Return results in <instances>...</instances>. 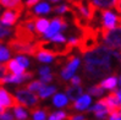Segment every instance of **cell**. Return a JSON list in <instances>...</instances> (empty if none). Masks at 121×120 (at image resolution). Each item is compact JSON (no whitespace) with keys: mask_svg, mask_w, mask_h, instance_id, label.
I'll return each mask as SVG.
<instances>
[{"mask_svg":"<svg viewBox=\"0 0 121 120\" xmlns=\"http://www.w3.org/2000/svg\"><path fill=\"white\" fill-rule=\"evenodd\" d=\"M99 36H100V27H94V26L84 27L81 31L78 50L84 55L97 49L99 47Z\"/></svg>","mask_w":121,"mask_h":120,"instance_id":"cell-1","label":"cell"},{"mask_svg":"<svg viewBox=\"0 0 121 120\" xmlns=\"http://www.w3.org/2000/svg\"><path fill=\"white\" fill-rule=\"evenodd\" d=\"M112 49L105 45H99L94 50L84 54V62H89V64H104L105 62V64H109Z\"/></svg>","mask_w":121,"mask_h":120,"instance_id":"cell-2","label":"cell"},{"mask_svg":"<svg viewBox=\"0 0 121 120\" xmlns=\"http://www.w3.org/2000/svg\"><path fill=\"white\" fill-rule=\"evenodd\" d=\"M9 48L11 52L16 53L17 55H33L38 53V44L33 42H26L21 39H12L9 42Z\"/></svg>","mask_w":121,"mask_h":120,"instance_id":"cell-3","label":"cell"},{"mask_svg":"<svg viewBox=\"0 0 121 120\" xmlns=\"http://www.w3.org/2000/svg\"><path fill=\"white\" fill-rule=\"evenodd\" d=\"M84 77L88 80H98L109 75L111 71V67L109 64H89L84 62Z\"/></svg>","mask_w":121,"mask_h":120,"instance_id":"cell-4","label":"cell"},{"mask_svg":"<svg viewBox=\"0 0 121 120\" xmlns=\"http://www.w3.org/2000/svg\"><path fill=\"white\" fill-rule=\"evenodd\" d=\"M100 36L105 47L112 49V50L121 49V27H116L111 31H105L100 28Z\"/></svg>","mask_w":121,"mask_h":120,"instance_id":"cell-5","label":"cell"},{"mask_svg":"<svg viewBox=\"0 0 121 120\" xmlns=\"http://www.w3.org/2000/svg\"><path fill=\"white\" fill-rule=\"evenodd\" d=\"M15 98L18 104L23 105L26 108H32V109L37 107V104L39 102L38 94L28 91L27 88H17L15 92Z\"/></svg>","mask_w":121,"mask_h":120,"instance_id":"cell-6","label":"cell"},{"mask_svg":"<svg viewBox=\"0 0 121 120\" xmlns=\"http://www.w3.org/2000/svg\"><path fill=\"white\" fill-rule=\"evenodd\" d=\"M18 103L15 98V94L10 93L4 86H0V105L4 109L9 110V109H12Z\"/></svg>","mask_w":121,"mask_h":120,"instance_id":"cell-7","label":"cell"},{"mask_svg":"<svg viewBox=\"0 0 121 120\" xmlns=\"http://www.w3.org/2000/svg\"><path fill=\"white\" fill-rule=\"evenodd\" d=\"M67 27V23H66V20L62 18V17H56L50 23V27H49V30L45 32L44 34V39H50L55 34H58L60 30H66Z\"/></svg>","mask_w":121,"mask_h":120,"instance_id":"cell-8","label":"cell"},{"mask_svg":"<svg viewBox=\"0 0 121 120\" xmlns=\"http://www.w3.org/2000/svg\"><path fill=\"white\" fill-rule=\"evenodd\" d=\"M33 77V74L32 72H25L22 75H12V74H8L4 79L0 81V86L1 84H8V83H11V84H21V83H25L27 80H31Z\"/></svg>","mask_w":121,"mask_h":120,"instance_id":"cell-9","label":"cell"},{"mask_svg":"<svg viewBox=\"0 0 121 120\" xmlns=\"http://www.w3.org/2000/svg\"><path fill=\"white\" fill-rule=\"evenodd\" d=\"M78 66H80V59L76 58V56H71V58H69L65 67H64L62 71H61V77H62L64 80L72 79V77H73L72 75L77 70Z\"/></svg>","mask_w":121,"mask_h":120,"instance_id":"cell-10","label":"cell"},{"mask_svg":"<svg viewBox=\"0 0 121 120\" xmlns=\"http://www.w3.org/2000/svg\"><path fill=\"white\" fill-rule=\"evenodd\" d=\"M100 15L103 18V26H100L102 30L105 31H111L114 28H116V23H117V17L109 10H102Z\"/></svg>","mask_w":121,"mask_h":120,"instance_id":"cell-11","label":"cell"},{"mask_svg":"<svg viewBox=\"0 0 121 120\" xmlns=\"http://www.w3.org/2000/svg\"><path fill=\"white\" fill-rule=\"evenodd\" d=\"M21 15L20 11L15 10H5L1 15H0V22L5 27H11L13 25H16L17 20Z\"/></svg>","mask_w":121,"mask_h":120,"instance_id":"cell-12","label":"cell"},{"mask_svg":"<svg viewBox=\"0 0 121 120\" xmlns=\"http://www.w3.org/2000/svg\"><path fill=\"white\" fill-rule=\"evenodd\" d=\"M99 103H102L104 107L109 110V113L115 111V110H121V109H120V103H119V99H117L116 91L110 92L109 96H106L105 98L100 99V101H99Z\"/></svg>","mask_w":121,"mask_h":120,"instance_id":"cell-13","label":"cell"},{"mask_svg":"<svg viewBox=\"0 0 121 120\" xmlns=\"http://www.w3.org/2000/svg\"><path fill=\"white\" fill-rule=\"evenodd\" d=\"M92 103V98L89 94H83L82 97H80L77 101H75L72 103V107L75 110H81V111H87L89 109V105Z\"/></svg>","mask_w":121,"mask_h":120,"instance_id":"cell-14","label":"cell"},{"mask_svg":"<svg viewBox=\"0 0 121 120\" xmlns=\"http://www.w3.org/2000/svg\"><path fill=\"white\" fill-rule=\"evenodd\" d=\"M12 114L15 120H31V111L21 104H17L12 108Z\"/></svg>","mask_w":121,"mask_h":120,"instance_id":"cell-15","label":"cell"},{"mask_svg":"<svg viewBox=\"0 0 121 120\" xmlns=\"http://www.w3.org/2000/svg\"><path fill=\"white\" fill-rule=\"evenodd\" d=\"M0 6L5 10H15V11H23L22 0H0Z\"/></svg>","mask_w":121,"mask_h":120,"instance_id":"cell-16","label":"cell"},{"mask_svg":"<svg viewBox=\"0 0 121 120\" xmlns=\"http://www.w3.org/2000/svg\"><path fill=\"white\" fill-rule=\"evenodd\" d=\"M5 65H6V69H8L9 74H12V75H22V74L26 72V70L18 64L17 60H16L15 58H13V59H10Z\"/></svg>","mask_w":121,"mask_h":120,"instance_id":"cell-17","label":"cell"},{"mask_svg":"<svg viewBox=\"0 0 121 120\" xmlns=\"http://www.w3.org/2000/svg\"><path fill=\"white\" fill-rule=\"evenodd\" d=\"M50 27V22L49 20L47 18H43V17H37L35 18V33L37 34H45V32L49 30Z\"/></svg>","mask_w":121,"mask_h":120,"instance_id":"cell-18","label":"cell"},{"mask_svg":"<svg viewBox=\"0 0 121 120\" xmlns=\"http://www.w3.org/2000/svg\"><path fill=\"white\" fill-rule=\"evenodd\" d=\"M66 96L71 101H77L80 97H82V87L81 86H67L66 87Z\"/></svg>","mask_w":121,"mask_h":120,"instance_id":"cell-19","label":"cell"},{"mask_svg":"<svg viewBox=\"0 0 121 120\" xmlns=\"http://www.w3.org/2000/svg\"><path fill=\"white\" fill-rule=\"evenodd\" d=\"M49 114L47 108H34L31 109V120H48Z\"/></svg>","mask_w":121,"mask_h":120,"instance_id":"cell-20","label":"cell"},{"mask_svg":"<svg viewBox=\"0 0 121 120\" xmlns=\"http://www.w3.org/2000/svg\"><path fill=\"white\" fill-rule=\"evenodd\" d=\"M11 59V49L9 45L0 43V64H6Z\"/></svg>","mask_w":121,"mask_h":120,"instance_id":"cell-21","label":"cell"},{"mask_svg":"<svg viewBox=\"0 0 121 120\" xmlns=\"http://www.w3.org/2000/svg\"><path fill=\"white\" fill-rule=\"evenodd\" d=\"M33 15H43V13H48L52 11V8L48 3H39L38 5H35L34 8L31 10Z\"/></svg>","mask_w":121,"mask_h":120,"instance_id":"cell-22","label":"cell"},{"mask_svg":"<svg viewBox=\"0 0 121 120\" xmlns=\"http://www.w3.org/2000/svg\"><path fill=\"white\" fill-rule=\"evenodd\" d=\"M116 84H117V79H116V76L114 75V76H110V77H106L105 80H103L100 83H99V86H100L103 89H114L116 87Z\"/></svg>","mask_w":121,"mask_h":120,"instance_id":"cell-23","label":"cell"},{"mask_svg":"<svg viewBox=\"0 0 121 120\" xmlns=\"http://www.w3.org/2000/svg\"><path fill=\"white\" fill-rule=\"evenodd\" d=\"M69 103V98L66 94H62V93H58L53 97V104L54 107L56 108H62V107H66Z\"/></svg>","mask_w":121,"mask_h":120,"instance_id":"cell-24","label":"cell"},{"mask_svg":"<svg viewBox=\"0 0 121 120\" xmlns=\"http://www.w3.org/2000/svg\"><path fill=\"white\" fill-rule=\"evenodd\" d=\"M35 58L40 62H52L55 58V55L45 50H38V53L35 54Z\"/></svg>","mask_w":121,"mask_h":120,"instance_id":"cell-25","label":"cell"},{"mask_svg":"<svg viewBox=\"0 0 121 120\" xmlns=\"http://www.w3.org/2000/svg\"><path fill=\"white\" fill-rule=\"evenodd\" d=\"M47 86L45 83H43L40 80H35V81H31V82H28L27 84H26V87L25 88H27L28 91H31V92H39L40 89H43L44 87Z\"/></svg>","mask_w":121,"mask_h":120,"instance_id":"cell-26","label":"cell"},{"mask_svg":"<svg viewBox=\"0 0 121 120\" xmlns=\"http://www.w3.org/2000/svg\"><path fill=\"white\" fill-rule=\"evenodd\" d=\"M92 3H93L97 8H100L102 10H108V9L115 6L116 0H93Z\"/></svg>","mask_w":121,"mask_h":120,"instance_id":"cell-27","label":"cell"},{"mask_svg":"<svg viewBox=\"0 0 121 120\" xmlns=\"http://www.w3.org/2000/svg\"><path fill=\"white\" fill-rule=\"evenodd\" d=\"M55 92H56V87H54V86H45L43 89H40L38 92V97L40 98V99H45V98L50 97Z\"/></svg>","mask_w":121,"mask_h":120,"instance_id":"cell-28","label":"cell"},{"mask_svg":"<svg viewBox=\"0 0 121 120\" xmlns=\"http://www.w3.org/2000/svg\"><path fill=\"white\" fill-rule=\"evenodd\" d=\"M66 119H69V115H67V113L64 111V110L53 111L48 116V120H66Z\"/></svg>","mask_w":121,"mask_h":120,"instance_id":"cell-29","label":"cell"},{"mask_svg":"<svg viewBox=\"0 0 121 120\" xmlns=\"http://www.w3.org/2000/svg\"><path fill=\"white\" fill-rule=\"evenodd\" d=\"M12 34V30L10 27H5L3 25H0V43H3V40L9 38Z\"/></svg>","mask_w":121,"mask_h":120,"instance_id":"cell-30","label":"cell"},{"mask_svg":"<svg viewBox=\"0 0 121 120\" xmlns=\"http://www.w3.org/2000/svg\"><path fill=\"white\" fill-rule=\"evenodd\" d=\"M103 92H104V89L99 86V84L92 86V87H89V89H88V93L92 94V96H94V97H102V96H103Z\"/></svg>","mask_w":121,"mask_h":120,"instance_id":"cell-31","label":"cell"},{"mask_svg":"<svg viewBox=\"0 0 121 120\" xmlns=\"http://www.w3.org/2000/svg\"><path fill=\"white\" fill-rule=\"evenodd\" d=\"M15 59L17 60V62H18V64L22 66L25 70H26L28 66H30V64H31V62H30V59H28L26 55H16Z\"/></svg>","mask_w":121,"mask_h":120,"instance_id":"cell-32","label":"cell"},{"mask_svg":"<svg viewBox=\"0 0 121 120\" xmlns=\"http://www.w3.org/2000/svg\"><path fill=\"white\" fill-rule=\"evenodd\" d=\"M53 11L54 12H58V13H65V12H72V9L67 5H59V6H55L53 8Z\"/></svg>","mask_w":121,"mask_h":120,"instance_id":"cell-33","label":"cell"},{"mask_svg":"<svg viewBox=\"0 0 121 120\" xmlns=\"http://www.w3.org/2000/svg\"><path fill=\"white\" fill-rule=\"evenodd\" d=\"M95 119L98 120H105V119H108L109 118V110L108 109H104V110H100V111H97V113H93Z\"/></svg>","mask_w":121,"mask_h":120,"instance_id":"cell-34","label":"cell"},{"mask_svg":"<svg viewBox=\"0 0 121 120\" xmlns=\"http://www.w3.org/2000/svg\"><path fill=\"white\" fill-rule=\"evenodd\" d=\"M50 40L52 42H54V43H59V44H65L66 43V38L62 36V34H60V33H58V34H55V36H53L52 38H50Z\"/></svg>","mask_w":121,"mask_h":120,"instance_id":"cell-35","label":"cell"},{"mask_svg":"<svg viewBox=\"0 0 121 120\" xmlns=\"http://www.w3.org/2000/svg\"><path fill=\"white\" fill-rule=\"evenodd\" d=\"M0 120H15V118H13L12 111L5 110L3 113H0Z\"/></svg>","mask_w":121,"mask_h":120,"instance_id":"cell-36","label":"cell"},{"mask_svg":"<svg viewBox=\"0 0 121 120\" xmlns=\"http://www.w3.org/2000/svg\"><path fill=\"white\" fill-rule=\"evenodd\" d=\"M108 120H121V110H115L111 111L109 114Z\"/></svg>","mask_w":121,"mask_h":120,"instance_id":"cell-37","label":"cell"},{"mask_svg":"<svg viewBox=\"0 0 121 120\" xmlns=\"http://www.w3.org/2000/svg\"><path fill=\"white\" fill-rule=\"evenodd\" d=\"M8 74H9V71H8V69H6V65L0 64V81H1Z\"/></svg>","mask_w":121,"mask_h":120,"instance_id":"cell-38","label":"cell"},{"mask_svg":"<svg viewBox=\"0 0 121 120\" xmlns=\"http://www.w3.org/2000/svg\"><path fill=\"white\" fill-rule=\"evenodd\" d=\"M39 75H40V77H42V76L50 75V67H48V66H43V67H40V69H39Z\"/></svg>","mask_w":121,"mask_h":120,"instance_id":"cell-39","label":"cell"},{"mask_svg":"<svg viewBox=\"0 0 121 120\" xmlns=\"http://www.w3.org/2000/svg\"><path fill=\"white\" fill-rule=\"evenodd\" d=\"M39 4V0H27L26 1V6L27 8H31V9H33L35 5H38Z\"/></svg>","mask_w":121,"mask_h":120,"instance_id":"cell-40","label":"cell"},{"mask_svg":"<svg viewBox=\"0 0 121 120\" xmlns=\"http://www.w3.org/2000/svg\"><path fill=\"white\" fill-rule=\"evenodd\" d=\"M53 75L50 74V75H47V76H42L40 77V81L42 82H43V83H49V82H50V81H53Z\"/></svg>","mask_w":121,"mask_h":120,"instance_id":"cell-41","label":"cell"},{"mask_svg":"<svg viewBox=\"0 0 121 120\" xmlns=\"http://www.w3.org/2000/svg\"><path fill=\"white\" fill-rule=\"evenodd\" d=\"M81 79L78 76H73L72 79H71V83H72V86H81Z\"/></svg>","mask_w":121,"mask_h":120,"instance_id":"cell-42","label":"cell"},{"mask_svg":"<svg viewBox=\"0 0 121 120\" xmlns=\"http://www.w3.org/2000/svg\"><path fill=\"white\" fill-rule=\"evenodd\" d=\"M67 120H87L82 114H77V115H72V116H69Z\"/></svg>","mask_w":121,"mask_h":120,"instance_id":"cell-43","label":"cell"},{"mask_svg":"<svg viewBox=\"0 0 121 120\" xmlns=\"http://www.w3.org/2000/svg\"><path fill=\"white\" fill-rule=\"evenodd\" d=\"M114 8L116 9V11L121 15V0H116V3H115V6Z\"/></svg>","mask_w":121,"mask_h":120,"instance_id":"cell-44","label":"cell"},{"mask_svg":"<svg viewBox=\"0 0 121 120\" xmlns=\"http://www.w3.org/2000/svg\"><path fill=\"white\" fill-rule=\"evenodd\" d=\"M116 93H117V99H119V103H120V109H121V89L116 91Z\"/></svg>","mask_w":121,"mask_h":120,"instance_id":"cell-45","label":"cell"},{"mask_svg":"<svg viewBox=\"0 0 121 120\" xmlns=\"http://www.w3.org/2000/svg\"><path fill=\"white\" fill-rule=\"evenodd\" d=\"M117 23H119V27H121V16L117 17Z\"/></svg>","mask_w":121,"mask_h":120,"instance_id":"cell-46","label":"cell"},{"mask_svg":"<svg viewBox=\"0 0 121 120\" xmlns=\"http://www.w3.org/2000/svg\"><path fill=\"white\" fill-rule=\"evenodd\" d=\"M5 110H6V109H4L1 105H0V113H3V111H5Z\"/></svg>","mask_w":121,"mask_h":120,"instance_id":"cell-47","label":"cell"},{"mask_svg":"<svg viewBox=\"0 0 121 120\" xmlns=\"http://www.w3.org/2000/svg\"><path fill=\"white\" fill-rule=\"evenodd\" d=\"M119 82H120V84H121V76H120V79H119Z\"/></svg>","mask_w":121,"mask_h":120,"instance_id":"cell-48","label":"cell"},{"mask_svg":"<svg viewBox=\"0 0 121 120\" xmlns=\"http://www.w3.org/2000/svg\"><path fill=\"white\" fill-rule=\"evenodd\" d=\"M0 25H1V22H0Z\"/></svg>","mask_w":121,"mask_h":120,"instance_id":"cell-49","label":"cell"}]
</instances>
